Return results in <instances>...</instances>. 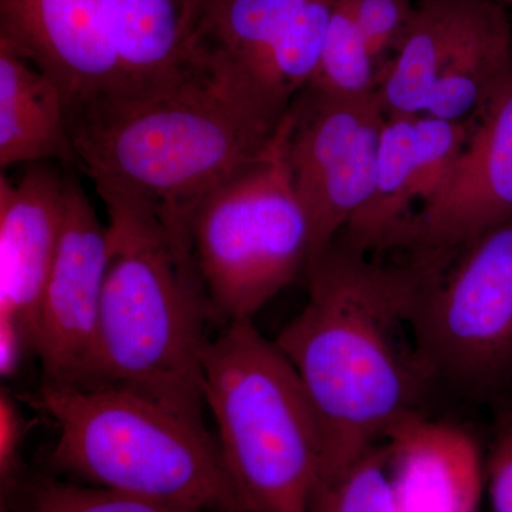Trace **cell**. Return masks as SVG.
Returning a JSON list of instances; mask_svg holds the SVG:
<instances>
[{
    "label": "cell",
    "mask_w": 512,
    "mask_h": 512,
    "mask_svg": "<svg viewBox=\"0 0 512 512\" xmlns=\"http://www.w3.org/2000/svg\"><path fill=\"white\" fill-rule=\"evenodd\" d=\"M430 269L427 259L379 264L342 241L309 265L308 301L274 342L322 427L318 484L423 413L434 377L417 348L413 315Z\"/></svg>",
    "instance_id": "1"
},
{
    "label": "cell",
    "mask_w": 512,
    "mask_h": 512,
    "mask_svg": "<svg viewBox=\"0 0 512 512\" xmlns=\"http://www.w3.org/2000/svg\"><path fill=\"white\" fill-rule=\"evenodd\" d=\"M279 123L208 67L67 109L79 170L183 222L205 192L264 153Z\"/></svg>",
    "instance_id": "2"
},
{
    "label": "cell",
    "mask_w": 512,
    "mask_h": 512,
    "mask_svg": "<svg viewBox=\"0 0 512 512\" xmlns=\"http://www.w3.org/2000/svg\"><path fill=\"white\" fill-rule=\"evenodd\" d=\"M109 224L92 387H117L204 423L210 303L187 229L117 185L94 184Z\"/></svg>",
    "instance_id": "3"
},
{
    "label": "cell",
    "mask_w": 512,
    "mask_h": 512,
    "mask_svg": "<svg viewBox=\"0 0 512 512\" xmlns=\"http://www.w3.org/2000/svg\"><path fill=\"white\" fill-rule=\"evenodd\" d=\"M23 400L53 421L55 477L200 512H249L205 423L117 387L40 384Z\"/></svg>",
    "instance_id": "4"
},
{
    "label": "cell",
    "mask_w": 512,
    "mask_h": 512,
    "mask_svg": "<svg viewBox=\"0 0 512 512\" xmlns=\"http://www.w3.org/2000/svg\"><path fill=\"white\" fill-rule=\"evenodd\" d=\"M204 399L249 512H311L323 458L301 379L254 320L228 323L204 353Z\"/></svg>",
    "instance_id": "5"
},
{
    "label": "cell",
    "mask_w": 512,
    "mask_h": 512,
    "mask_svg": "<svg viewBox=\"0 0 512 512\" xmlns=\"http://www.w3.org/2000/svg\"><path fill=\"white\" fill-rule=\"evenodd\" d=\"M184 224L220 326L254 320L308 271L311 222L293 190L279 126L261 156L192 204Z\"/></svg>",
    "instance_id": "6"
},
{
    "label": "cell",
    "mask_w": 512,
    "mask_h": 512,
    "mask_svg": "<svg viewBox=\"0 0 512 512\" xmlns=\"http://www.w3.org/2000/svg\"><path fill=\"white\" fill-rule=\"evenodd\" d=\"M433 261L413 315L420 355L434 379L481 397L512 384V220Z\"/></svg>",
    "instance_id": "7"
},
{
    "label": "cell",
    "mask_w": 512,
    "mask_h": 512,
    "mask_svg": "<svg viewBox=\"0 0 512 512\" xmlns=\"http://www.w3.org/2000/svg\"><path fill=\"white\" fill-rule=\"evenodd\" d=\"M384 123L377 96L342 100L306 89L282 117L286 168L311 222V264L369 200Z\"/></svg>",
    "instance_id": "8"
},
{
    "label": "cell",
    "mask_w": 512,
    "mask_h": 512,
    "mask_svg": "<svg viewBox=\"0 0 512 512\" xmlns=\"http://www.w3.org/2000/svg\"><path fill=\"white\" fill-rule=\"evenodd\" d=\"M107 266V225L79 181L67 175L62 238L37 320L42 386H93Z\"/></svg>",
    "instance_id": "9"
},
{
    "label": "cell",
    "mask_w": 512,
    "mask_h": 512,
    "mask_svg": "<svg viewBox=\"0 0 512 512\" xmlns=\"http://www.w3.org/2000/svg\"><path fill=\"white\" fill-rule=\"evenodd\" d=\"M67 175L32 164L18 181L0 177V375L13 379L35 355L37 320L55 265Z\"/></svg>",
    "instance_id": "10"
},
{
    "label": "cell",
    "mask_w": 512,
    "mask_h": 512,
    "mask_svg": "<svg viewBox=\"0 0 512 512\" xmlns=\"http://www.w3.org/2000/svg\"><path fill=\"white\" fill-rule=\"evenodd\" d=\"M512 220V73L474 117L453 173L404 224L392 247L421 258L453 254Z\"/></svg>",
    "instance_id": "11"
},
{
    "label": "cell",
    "mask_w": 512,
    "mask_h": 512,
    "mask_svg": "<svg viewBox=\"0 0 512 512\" xmlns=\"http://www.w3.org/2000/svg\"><path fill=\"white\" fill-rule=\"evenodd\" d=\"M0 45L49 77L67 109L126 87L103 0H0Z\"/></svg>",
    "instance_id": "12"
},
{
    "label": "cell",
    "mask_w": 512,
    "mask_h": 512,
    "mask_svg": "<svg viewBox=\"0 0 512 512\" xmlns=\"http://www.w3.org/2000/svg\"><path fill=\"white\" fill-rule=\"evenodd\" d=\"M396 512H478L485 460L457 424L414 414L383 441Z\"/></svg>",
    "instance_id": "13"
},
{
    "label": "cell",
    "mask_w": 512,
    "mask_h": 512,
    "mask_svg": "<svg viewBox=\"0 0 512 512\" xmlns=\"http://www.w3.org/2000/svg\"><path fill=\"white\" fill-rule=\"evenodd\" d=\"M103 3L126 87L171 82L205 67L197 55V35L207 0Z\"/></svg>",
    "instance_id": "14"
},
{
    "label": "cell",
    "mask_w": 512,
    "mask_h": 512,
    "mask_svg": "<svg viewBox=\"0 0 512 512\" xmlns=\"http://www.w3.org/2000/svg\"><path fill=\"white\" fill-rule=\"evenodd\" d=\"M309 2L207 0L197 55L211 72L247 94L266 113L259 100L262 80L282 39Z\"/></svg>",
    "instance_id": "15"
},
{
    "label": "cell",
    "mask_w": 512,
    "mask_h": 512,
    "mask_svg": "<svg viewBox=\"0 0 512 512\" xmlns=\"http://www.w3.org/2000/svg\"><path fill=\"white\" fill-rule=\"evenodd\" d=\"M488 0H419L380 74L377 99L390 116H419L456 47Z\"/></svg>",
    "instance_id": "16"
},
{
    "label": "cell",
    "mask_w": 512,
    "mask_h": 512,
    "mask_svg": "<svg viewBox=\"0 0 512 512\" xmlns=\"http://www.w3.org/2000/svg\"><path fill=\"white\" fill-rule=\"evenodd\" d=\"M53 160L77 167L63 94L28 60L0 45V167Z\"/></svg>",
    "instance_id": "17"
},
{
    "label": "cell",
    "mask_w": 512,
    "mask_h": 512,
    "mask_svg": "<svg viewBox=\"0 0 512 512\" xmlns=\"http://www.w3.org/2000/svg\"><path fill=\"white\" fill-rule=\"evenodd\" d=\"M512 73L510 10L488 0L444 66L421 114L470 121L490 103Z\"/></svg>",
    "instance_id": "18"
},
{
    "label": "cell",
    "mask_w": 512,
    "mask_h": 512,
    "mask_svg": "<svg viewBox=\"0 0 512 512\" xmlns=\"http://www.w3.org/2000/svg\"><path fill=\"white\" fill-rule=\"evenodd\" d=\"M414 177V116L386 117L375 184L369 200L340 234L343 244L365 254L392 247L393 239L413 215Z\"/></svg>",
    "instance_id": "19"
},
{
    "label": "cell",
    "mask_w": 512,
    "mask_h": 512,
    "mask_svg": "<svg viewBox=\"0 0 512 512\" xmlns=\"http://www.w3.org/2000/svg\"><path fill=\"white\" fill-rule=\"evenodd\" d=\"M379 83V66L348 0H338L318 69L305 89L332 99L360 100L377 96Z\"/></svg>",
    "instance_id": "20"
},
{
    "label": "cell",
    "mask_w": 512,
    "mask_h": 512,
    "mask_svg": "<svg viewBox=\"0 0 512 512\" xmlns=\"http://www.w3.org/2000/svg\"><path fill=\"white\" fill-rule=\"evenodd\" d=\"M311 512H396L383 443L313 493Z\"/></svg>",
    "instance_id": "21"
},
{
    "label": "cell",
    "mask_w": 512,
    "mask_h": 512,
    "mask_svg": "<svg viewBox=\"0 0 512 512\" xmlns=\"http://www.w3.org/2000/svg\"><path fill=\"white\" fill-rule=\"evenodd\" d=\"M473 120L453 121L429 114L414 116V198L420 205L429 201L453 173Z\"/></svg>",
    "instance_id": "22"
},
{
    "label": "cell",
    "mask_w": 512,
    "mask_h": 512,
    "mask_svg": "<svg viewBox=\"0 0 512 512\" xmlns=\"http://www.w3.org/2000/svg\"><path fill=\"white\" fill-rule=\"evenodd\" d=\"M29 512H200L136 495L43 477L30 490Z\"/></svg>",
    "instance_id": "23"
},
{
    "label": "cell",
    "mask_w": 512,
    "mask_h": 512,
    "mask_svg": "<svg viewBox=\"0 0 512 512\" xmlns=\"http://www.w3.org/2000/svg\"><path fill=\"white\" fill-rule=\"evenodd\" d=\"M348 3L382 74L384 64L413 18L417 3L414 0H348Z\"/></svg>",
    "instance_id": "24"
},
{
    "label": "cell",
    "mask_w": 512,
    "mask_h": 512,
    "mask_svg": "<svg viewBox=\"0 0 512 512\" xmlns=\"http://www.w3.org/2000/svg\"><path fill=\"white\" fill-rule=\"evenodd\" d=\"M485 490L491 512H512V419L498 434L485 460Z\"/></svg>",
    "instance_id": "25"
},
{
    "label": "cell",
    "mask_w": 512,
    "mask_h": 512,
    "mask_svg": "<svg viewBox=\"0 0 512 512\" xmlns=\"http://www.w3.org/2000/svg\"><path fill=\"white\" fill-rule=\"evenodd\" d=\"M28 433V420L9 389L0 392V478L9 485L19 468L20 448Z\"/></svg>",
    "instance_id": "26"
},
{
    "label": "cell",
    "mask_w": 512,
    "mask_h": 512,
    "mask_svg": "<svg viewBox=\"0 0 512 512\" xmlns=\"http://www.w3.org/2000/svg\"><path fill=\"white\" fill-rule=\"evenodd\" d=\"M494 2L500 3L505 9L511 10L512 12V0H494Z\"/></svg>",
    "instance_id": "27"
},
{
    "label": "cell",
    "mask_w": 512,
    "mask_h": 512,
    "mask_svg": "<svg viewBox=\"0 0 512 512\" xmlns=\"http://www.w3.org/2000/svg\"><path fill=\"white\" fill-rule=\"evenodd\" d=\"M2 512H9V511L5 510V507H2Z\"/></svg>",
    "instance_id": "28"
}]
</instances>
